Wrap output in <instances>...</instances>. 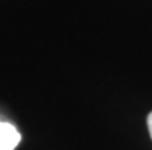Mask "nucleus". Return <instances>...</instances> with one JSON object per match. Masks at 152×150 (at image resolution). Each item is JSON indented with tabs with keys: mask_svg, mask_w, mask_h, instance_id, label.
<instances>
[{
	"mask_svg": "<svg viewBox=\"0 0 152 150\" xmlns=\"http://www.w3.org/2000/svg\"><path fill=\"white\" fill-rule=\"evenodd\" d=\"M20 133L8 121H0V150H14L20 143Z\"/></svg>",
	"mask_w": 152,
	"mask_h": 150,
	"instance_id": "obj_1",
	"label": "nucleus"
},
{
	"mask_svg": "<svg viewBox=\"0 0 152 150\" xmlns=\"http://www.w3.org/2000/svg\"><path fill=\"white\" fill-rule=\"evenodd\" d=\"M148 129H149V135L152 138V112L148 115Z\"/></svg>",
	"mask_w": 152,
	"mask_h": 150,
	"instance_id": "obj_2",
	"label": "nucleus"
}]
</instances>
